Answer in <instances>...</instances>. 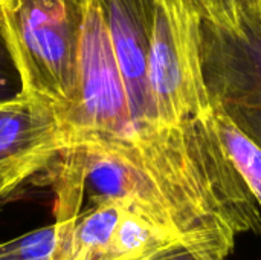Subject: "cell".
<instances>
[{"mask_svg":"<svg viewBox=\"0 0 261 260\" xmlns=\"http://www.w3.org/2000/svg\"><path fill=\"white\" fill-rule=\"evenodd\" d=\"M121 149L145 175L177 242L226 260L240 234H261V210L236 170L213 113L135 129Z\"/></svg>","mask_w":261,"mask_h":260,"instance_id":"6da1fadb","label":"cell"},{"mask_svg":"<svg viewBox=\"0 0 261 260\" xmlns=\"http://www.w3.org/2000/svg\"><path fill=\"white\" fill-rule=\"evenodd\" d=\"M87 0H0V34L20 93L61 120L78 97L80 43Z\"/></svg>","mask_w":261,"mask_h":260,"instance_id":"7a4b0ae2","label":"cell"},{"mask_svg":"<svg viewBox=\"0 0 261 260\" xmlns=\"http://www.w3.org/2000/svg\"><path fill=\"white\" fill-rule=\"evenodd\" d=\"M148 81L156 121L211 113L200 58V15L190 0H154Z\"/></svg>","mask_w":261,"mask_h":260,"instance_id":"3957f363","label":"cell"},{"mask_svg":"<svg viewBox=\"0 0 261 260\" xmlns=\"http://www.w3.org/2000/svg\"><path fill=\"white\" fill-rule=\"evenodd\" d=\"M63 123L69 146L118 143L133 132L127 90L99 0H87L80 43L78 97Z\"/></svg>","mask_w":261,"mask_h":260,"instance_id":"277c9868","label":"cell"},{"mask_svg":"<svg viewBox=\"0 0 261 260\" xmlns=\"http://www.w3.org/2000/svg\"><path fill=\"white\" fill-rule=\"evenodd\" d=\"M200 58L211 107L261 147V8L231 29L200 20Z\"/></svg>","mask_w":261,"mask_h":260,"instance_id":"5b68a950","label":"cell"},{"mask_svg":"<svg viewBox=\"0 0 261 260\" xmlns=\"http://www.w3.org/2000/svg\"><path fill=\"white\" fill-rule=\"evenodd\" d=\"M67 147V130L54 107L14 95L0 116V201L49 170Z\"/></svg>","mask_w":261,"mask_h":260,"instance_id":"8992f818","label":"cell"},{"mask_svg":"<svg viewBox=\"0 0 261 260\" xmlns=\"http://www.w3.org/2000/svg\"><path fill=\"white\" fill-rule=\"evenodd\" d=\"M127 90L133 130L156 123L148 81L154 0H99Z\"/></svg>","mask_w":261,"mask_h":260,"instance_id":"52a82bcc","label":"cell"},{"mask_svg":"<svg viewBox=\"0 0 261 260\" xmlns=\"http://www.w3.org/2000/svg\"><path fill=\"white\" fill-rule=\"evenodd\" d=\"M177 242L141 215L125 208L113 241L99 260H147L162 247Z\"/></svg>","mask_w":261,"mask_h":260,"instance_id":"ba28073f","label":"cell"},{"mask_svg":"<svg viewBox=\"0 0 261 260\" xmlns=\"http://www.w3.org/2000/svg\"><path fill=\"white\" fill-rule=\"evenodd\" d=\"M211 113L226 153L261 210V147L246 136L223 112L211 107Z\"/></svg>","mask_w":261,"mask_h":260,"instance_id":"9c48e42d","label":"cell"},{"mask_svg":"<svg viewBox=\"0 0 261 260\" xmlns=\"http://www.w3.org/2000/svg\"><path fill=\"white\" fill-rule=\"evenodd\" d=\"M0 257L12 260H60L61 234L57 224L54 222L52 225L0 244Z\"/></svg>","mask_w":261,"mask_h":260,"instance_id":"30bf717a","label":"cell"},{"mask_svg":"<svg viewBox=\"0 0 261 260\" xmlns=\"http://www.w3.org/2000/svg\"><path fill=\"white\" fill-rule=\"evenodd\" d=\"M206 21L219 28H237L246 15L261 8V0H190Z\"/></svg>","mask_w":261,"mask_h":260,"instance_id":"8fae6325","label":"cell"},{"mask_svg":"<svg viewBox=\"0 0 261 260\" xmlns=\"http://www.w3.org/2000/svg\"><path fill=\"white\" fill-rule=\"evenodd\" d=\"M147 260H220L210 253L188 247L182 242H171L156 253H153Z\"/></svg>","mask_w":261,"mask_h":260,"instance_id":"7c38bea8","label":"cell"},{"mask_svg":"<svg viewBox=\"0 0 261 260\" xmlns=\"http://www.w3.org/2000/svg\"><path fill=\"white\" fill-rule=\"evenodd\" d=\"M20 92L18 77L0 34V100L11 98Z\"/></svg>","mask_w":261,"mask_h":260,"instance_id":"4fadbf2b","label":"cell"},{"mask_svg":"<svg viewBox=\"0 0 261 260\" xmlns=\"http://www.w3.org/2000/svg\"><path fill=\"white\" fill-rule=\"evenodd\" d=\"M12 98V97H11ZM11 98H3V100H0V116L5 113V110L8 109V104H9V100Z\"/></svg>","mask_w":261,"mask_h":260,"instance_id":"5bb4252c","label":"cell"},{"mask_svg":"<svg viewBox=\"0 0 261 260\" xmlns=\"http://www.w3.org/2000/svg\"><path fill=\"white\" fill-rule=\"evenodd\" d=\"M0 260H12V259H3V257H0Z\"/></svg>","mask_w":261,"mask_h":260,"instance_id":"9a60e30c","label":"cell"}]
</instances>
